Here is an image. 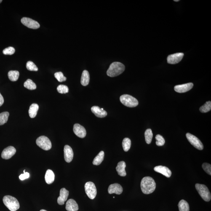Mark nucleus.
I'll list each match as a JSON object with an SVG mask.
<instances>
[{"mask_svg": "<svg viewBox=\"0 0 211 211\" xmlns=\"http://www.w3.org/2000/svg\"><path fill=\"white\" fill-rule=\"evenodd\" d=\"M140 187L142 192L145 194H149L154 192L156 184L154 179L151 177H145L142 179Z\"/></svg>", "mask_w": 211, "mask_h": 211, "instance_id": "obj_1", "label": "nucleus"}, {"mask_svg": "<svg viewBox=\"0 0 211 211\" xmlns=\"http://www.w3.org/2000/svg\"><path fill=\"white\" fill-rule=\"evenodd\" d=\"M125 69L122 63L119 62H114L110 65L107 71V74L110 77H114L120 75Z\"/></svg>", "mask_w": 211, "mask_h": 211, "instance_id": "obj_2", "label": "nucleus"}, {"mask_svg": "<svg viewBox=\"0 0 211 211\" xmlns=\"http://www.w3.org/2000/svg\"><path fill=\"white\" fill-rule=\"evenodd\" d=\"M4 205L11 211H16L20 208V204L16 198L10 196H6L3 198Z\"/></svg>", "mask_w": 211, "mask_h": 211, "instance_id": "obj_3", "label": "nucleus"}, {"mask_svg": "<svg viewBox=\"0 0 211 211\" xmlns=\"http://www.w3.org/2000/svg\"><path fill=\"white\" fill-rule=\"evenodd\" d=\"M197 191L204 201L208 202L211 199L210 191L206 185L197 183L195 185Z\"/></svg>", "mask_w": 211, "mask_h": 211, "instance_id": "obj_4", "label": "nucleus"}, {"mask_svg": "<svg viewBox=\"0 0 211 211\" xmlns=\"http://www.w3.org/2000/svg\"><path fill=\"white\" fill-rule=\"evenodd\" d=\"M120 100L123 105L130 108H133L138 105V102L136 99L127 94L121 95Z\"/></svg>", "mask_w": 211, "mask_h": 211, "instance_id": "obj_5", "label": "nucleus"}, {"mask_svg": "<svg viewBox=\"0 0 211 211\" xmlns=\"http://www.w3.org/2000/svg\"><path fill=\"white\" fill-rule=\"evenodd\" d=\"M36 143L38 146L45 151L50 150L52 148V143L50 140L44 136L38 137L36 140Z\"/></svg>", "mask_w": 211, "mask_h": 211, "instance_id": "obj_6", "label": "nucleus"}, {"mask_svg": "<svg viewBox=\"0 0 211 211\" xmlns=\"http://www.w3.org/2000/svg\"><path fill=\"white\" fill-rule=\"evenodd\" d=\"M86 194L89 199H94L97 195V189L95 184L92 182H88L84 186Z\"/></svg>", "mask_w": 211, "mask_h": 211, "instance_id": "obj_7", "label": "nucleus"}, {"mask_svg": "<svg viewBox=\"0 0 211 211\" xmlns=\"http://www.w3.org/2000/svg\"><path fill=\"white\" fill-rule=\"evenodd\" d=\"M186 137L190 143L198 150H202L204 146L200 140L197 137L190 133L186 134Z\"/></svg>", "mask_w": 211, "mask_h": 211, "instance_id": "obj_8", "label": "nucleus"}, {"mask_svg": "<svg viewBox=\"0 0 211 211\" xmlns=\"http://www.w3.org/2000/svg\"><path fill=\"white\" fill-rule=\"evenodd\" d=\"M22 23L28 28L33 29H37L40 27L38 22L28 17H23L21 20Z\"/></svg>", "mask_w": 211, "mask_h": 211, "instance_id": "obj_9", "label": "nucleus"}, {"mask_svg": "<svg viewBox=\"0 0 211 211\" xmlns=\"http://www.w3.org/2000/svg\"><path fill=\"white\" fill-rule=\"evenodd\" d=\"M184 56L183 53L180 52L171 54L168 57V63L170 64H176L179 63L183 59Z\"/></svg>", "mask_w": 211, "mask_h": 211, "instance_id": "obj_10", "label": "nucleus"}, {"mask_svg": "<svg viewBox=\"0 0 211 211\" xmlns=\"http://www.w3.org/2000/svg\"><path fill=\"white\" fill-rule=\"evenodd\" d=\"M16 152V150L14 147L11 146L8 147L3 150L2 153L1 157L4 159H9L14 155Z\"/></svg>", "mask_w": 211, "mask_h": 211, "instance_id": "obj_11", "label": "nucleus"}, {"mask_svg": "<svg viewBox=\"0 0 211 211\" xmlns=\"http://www.w3.org/2000/svg\"><path fill=\"white\" fill-rule=\"evenodd\" d=\"M73 132L77 136L81 138H84L85 137L87 132L84 127L79 124H76L73 126Z\"/></svg>", "mask_w": 211, "mask_h": 211, "instance_id": "obj_12", "label": "nucleus"}, {"mask_svg": "<svg viewBox=\"0 0 211 211\" xmlns=\"http://www.w3.org/2000/svg\"><path fill=\"white\" fill-rule=\"evenodd\" d=\"M193 84L192 83H189L188 84H180L175 86V90L179 93H185L191 90L193 87Z\"/></svg>", "mask_w": 211, "mask_h": 211, "instance_id": "obj_13", "label": "nucleus"}, {"mask_svg": "<svg viewBox=\"0 0 211 211\" xmlns=\"http://www.w3.org/2000/svg\"><path fill=\"white\" fill-rule=\"evenodd\" d=\"M69 195V192L65 188H62L60 190V195L57 198V202L59 205H63L67 200Z\"/></svg>", "mask_w": 211, "mask_h": 211, "instance_id": "obj_14", "label": "nucleus"}, {"mask_svg": "<svg viewBox=\"0 0 211 211\" xmlns=\"http://www.w3.org/2000/svg\"><path fill=\"white\" fill-rule=\"evenodd\" d=\"M64 154L65 161L68 163L71 162L73 158V153L72 148L69 145H65L64 148Z\"/></svg>", "mask_w": 211, "mask_h": 211, "instance_id": "obj_15", "label": "nucleus"}, {"mask_svg": "<svg viewBox=\"0 0 211 211\" xmlns=\"http://www.w3.org/2000/svg\"><path fill=\"white\" fill-rule=\"evenodd\" d=\"M123 188L119 184L114 183L110 185L108 188V192L110 194L116 193L120 195L122 193Z\"/></svg>", "mask_w": 211, "mask_h": 211, "instance_id": "obj_16", "label": "nucleus"}, {"mask_svg": "<svg viewBox=\"0 0 211 211\" xmlns=\"http://www.w3.org/2000/svg\"><path fill=\"white\" fill-rule=\"evenodd\" d=\"M154 169L155 171L167 177H170L172 175L171 171L170 169L165 166L161 165L156 166L154 168Z\"/></svg>", "mask_w": 211, "mask_h": 211, "instance_id": "obj_17", "label": "nucleus"}, {"mask_svg": "<svg viewBox=\"0 0 211 211\" xmlns=\"http://www.w3.org/2000/svg\"><path fill=\"white\" fill-rule=\"evenodd\" d=\"M91 111L96 116L99 118L105 117L107 115L106 111L104 110L103 108H100L99 106L92 107L91 108Z\"/></svg>", "mask_w": 211, "mask_h": 211, "instance_id": "obj_18", "label": "nucleus"}, {"mask_svg": "<svg viewBox=\"0 0 211 211\" xmlns=\"http://www.w3.org/2000/svg\"><path fill=\"white\" fill-rule=\"evenodd\" d=\"M66 209L68 211H77L79 209V207L74 200L70 199L66 203Z\"/></svg>", "mask_w": 211, "mask_h": 211, "instance_id": "obj_19", "label": "nucleus"}, {"mask_svg": "<svg viewBox=\"0 0 211 211\" xmlns=\"http://www.w3.org/2000/svg\"><path fill=\"white\" fill-rule=\"evenodd\" d=\"M126 164L124 161H121L118 163L117 166L116 168V171L118 175L124 177L126 175L125 170Z\"/></svg>", "mask_w": 211, "mask_h": 211, "instance_id": "obj_20", "label": "nucleus"}, {"mask_svg": "<svg viewBox=\"0 0 211 211\" xmlns=\"http://www.w3.org/2000/svg\"><path fill=\"white\" fill-rule=\"evenodd\" d=\"M45 181L48 184H51L54 181L55 179V175L52 170L48 169L46 171L45 177Z\"/></svg>", "mask_w": 211, "mask_h": 211, "instance_id": "obj_21", "label": "nucleus"}, {"mask_svg": "<svg viewBox=\"0 0 211 211\" xmlns=\"http://www.w3.org/2000/svg\"><path fill=\"white\" fill-rule=\"evenodd\" d=\"M89 72L84 70L83 71L81 76V84L86 86L89 84Z\"/></svg>", "mask_w": 211, "mask_h": 211, "instance_id": "obj_22", "label": "nucleus"}, {"mask_svg": "<svg viewBox=\"0 0 211 211\" xmlns=\"http://www.w3.org/2000/svg\"><path fill=\"white\" fill-rule=\"evenodd\" d=\"M39 106L36 103H33L31 105L29 110V114L31 118H34L36 116Z\"/></svg>", "mask_w": 211, "mask_h": 211, "instance_id": "obj_23", "label": "nucleus"}, {"mask_svg": "<svg viewBox=\"0 0 211 211\" xmlns=\"http://www.w3.org/2000/svg\"><path fill=\"white\" fill-rule=\"evenodd\" d=\"M104 156L105 153L104 151H100L94 158L93 161V164L95 165H100V164H101L102 161H103Z\"/></svg>", "mask_w": 211, "mask_h": 211, "instance_id": "obj_24", "label": "nucleus"}, {"mask_svg": "<svg viewBox=\"0 0 211 211\" xmlns=\"http://www.w3.org/2000/svg\"><path fill=\"white\" fill-rule=\"evenodd\" d=\"M179 211H189V204L184 200H181L178 204Z\"/></svg>", "mask_w": 211, "mask_h": 211, "instance_id": "obj_25", "label": "nucleus"}, {"mask_svg": "<svg viewBox=\"0 0 211 211\" xmlns=\"http://www.w3.org/2000/svg\"><path fill=\"white\" fill-rule=\"evenodd\" d=\"M19 72L17 70H10L8 73V77L11 81H17L19 79Z\"/></svg>", "mask_w": 211, "mask_h": 211, "instance_id": "obj_26", "label": "nucleus"}, {"mask_svg": "<svg viewBox=\"0 0 211 211\" xmlns=\"http://www.w3.org/2000/svg\"><path fill=\"white\" fill-rule=\"evenodd\" d=\"M24 87L30 90H34L36 89V85L32 80L27 79L24 84Z\"/></svg>", "mask_w": 211, "mask_h": 211, "instance_id": "obj_27", "label": "nucleus"}, {"mask_svg": "<svg viewBox=\"0 0 211 211\" xmlns=\"http://www.w3.org/2000/svg\"><path fill=\"white\" fill-rule=\"evenodd\" d=\"M153 134L152 131L150 129H147L145 132V140L148 144L151 143L152 140Z\"/></svg>", "mask_w": 211, "mask_h": 211, "instance_id": "obj_28", "label": "nucleus"}, {"mask_svg": "<svg viewBox=\"0 0 211 211\" xmlns=\"http://www.w3.org/2000/svg\"><path fill=\"white\" fill-rule=\"evenodd\" d=\"M9 116V113L6 111L0 113V126L7 122Z\"/></svg>", "mask_w": 211, "mask_h": 211, "instance_id": "obj_29", "label": "nucleus"}, {"mask_svg": "<svg viewBox=\"0 0 211 211\" xmlns=\"http://www.w3.org/2000/svg\"><path fill=\"white\" fill-rule=\"evenodd\" d=\"M123 149L125 152L129 151L131 146V141L130 139L126 138L124 139L122 143Z\"/></svg>", "mask_w": 211, "mask_h": 211, "instance_id": "obj_30", "label": "nucleus"}, {"mask_svg": "<svg viewBox=\"0 0 211 211\" xmlns=\"http://www.w3.org/2000/svg\"><path fill=\"white\" fill-rule=\"evenodd\" d=\"M211 110V102L210 101H208L204 104L201 106L199 108V110L201 112L207 113L210 111Z\"/></svg>", "mask_w": 211, "mask_h": 211, "instance_id": "obj_31", "label": "nucleus"}, {"mask_svg": "<svg viewBox=\"0 0 211 211\" xmlns=\"http://www.w3.org/2000/svg\"><path fill=\"white\" fill-rule=\"evenodd\" d=\"M27 69L30 71H37L38 68L33 62L28 61L26 65Z\"/></svg>", "mask_w": 211, "mask_h": 211, "instance_id": "obj_32", "label": "nucleus"}, {"mask_svg": "<svg viewBox=\"0 0 211 211\" xmlns=\"http://www.w3.org/2000/svg\"><path fill=\"white\" fill-rule=\"evenodd\" d=\"M54 76L57 80L60 82H63L66 81L67 79V78L64 76L62 72H57L54 73Z\"/></svg>", "mask_w": 211, "mask_h": 211, "instance_id": "obj_33", "label": "nucleus"}, {"mask_svg": "<svg viewBox=\"0 0 211 211\" xmlns=\"http://www.w3.org/2000/svg\"><path fill=\"white\" fill-rule=\"evenodd\" d=\"M156 143L158 146H163L165 143V140L162 136L160 135H157L156 136Z\"/></svg>", "mask_w": 211, "mask_h": 211, "instance_id": "obj_34", "label": "nucleus"}, {"mask_svg": "<svg viewBox=\"0 0 211 211\" xmlns=\"http://www.w3.org/2000/svg\"><path fill=\"white\" fill-rule=\"evenodd\" d=\"M57 92L60 94H66L68 92V88L67 86L61 84L57 88Z\"/></svg>", "mask_w": 211, "mask_h": 211, "instance_id": "obj_35", "label": "nucleus"}, {"mask_svg": "<svg viewBox=\"0 0 211 211\" xmlns=\"http://www.w3.org/2000/svg\"><path fill=\"white\" fill-rule=\"evenodd\" d=\"M15 50L14 48L12 47H9L6 48L3 51V53L5 55H11L15 53Z\"/></svg>", "mask_w": 211, "mask_h": 211, "instance_id": "obj_36", "label": "nucleus"}, {"mask_svg": "<svg viewBox=\"0 0 211 211\" xmlns=\"http://www.w3.org/2000/svg\"><path fill=\"white\" fill-rule=\"evenodd\" d=\"M202 167L203 170L209 175H211V165L207 163H204L202 165Z\"/></svg>", "mask_w": 211, "mask_h": 211, "instance_id": "obj_37", "label": "nucleus"}, {"mask_svg": "<svg viewBox=\"0 0 211 211\" xmlns=\"http://www.w3.org/2000/svg\"><path fill=\"white\" fill-rule=\"evenodd\" d=\"M30 174L28 172H25V173L21 174V175L19 176V179L21 180H24L25 179L28 178L30 177Z\"/></svg>", "mask_w": 211, "mask_h": 211, "instance_id": "obj_38", "label": "nucleus"}, {"mask_svg": "<svg viewBox=\"0 0 211 211\" xmlns=\"http://www.w3.org/2000/svg\"><path fill=\"white\" fill-rule=\"evenodd\" d=\"M4 103V98H3L2 95H1V93H0V106H1Z\"/></svg>", "mask_w": 211, "mask_h": 211, "instance_id": "obj_39", "label": "nucleus"}, {"mask_svg": "<svg viewBox=\"0 0 211 211\" xmlns=\"http://www.w3.org/2000/svg\"><path fill=\"white\" fill-rule=\"evenodd\" d=\"M47 211V210H43V209H42V210H41V211Z\"/></svg>", "mask_w": 211, "mask_h": 211, "instance_id": "obj_40", "label": "nucleus"}, {"mask_svg": "<svg viewBox=\"0 0 211 211\" xmlns=\"http://www.w3.org/2000/svg\"><path fill=\"white\" fill-rule=\"evenodd\" d=\"M175 1V2H178L180 1H179V0H175V1Z\"/></svg>", "mask_w": 211, "mask_h": 211, "instance_id": "obj_41", "label": "nucleus"}, {"mask_svg": "<svg viewBox=\"0 0 211 211\" xmlns=\"http://www.w3.org/2000/svg\"><path fill=\"white\" fill-rule=\"evenodd\" d=\"M2 1H3L2 0H0V3H1L2 2Z\"/></svg>", "mask_w": 211, "mask_h": 211, "instance_id": "obj_42", "label": "nucleus"}, {"mask_svg": "<svg viewBox=\"0 0 211 211\" xmlns=\"http://www.w3.org/2000/svg\"><path fill=\"white\" fill-rule=\"evenodd\" d=\"M25 170H24V173H25Z\"/></svg>", "mask_w": 211, "mask_h": 211, "instance_id": "obj_43", "label": "nucleus"}]
</instances>
